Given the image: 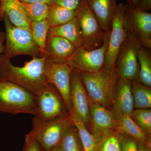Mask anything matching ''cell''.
<instances>
[{
  "mask_svg": "<svg viewBox=\"0 0 151 151\" xmlns=\"http://www.w3.org/2000/svg\"><path fill=\"white\" fill-rule=\"evenodd\" d=\"M45 58V56L33 58L19 67L13 65L9 58L0 55V77L37 96L48 83L44 73Z\"/></svg>",
  "mask_w": 151,
  "mask_h": 151,
  "instance_id": "cell-1",
  "label": "cell"
},
{
  "mask_svg": "<svg viewBox=\"0 0 151 151\" xmlns=\"http://www.w3.org/2000/svg\"><path fill=\"white\" fill-rule=\"evenodd\" d=\"M79 73L89 101L111 111L118 76L116 68L103 67L97 72L79 71Z\"/></svg>",
  "mask_w": 151,
  "mask_h": 151,
  "instance_id": "cell-2",
  "label": "cell"
},
{
  "mask_svg": "<svg viewBox=\"0 0 151 151\" xmlns=\"http://www.w3.org/2000/svg\"><path fill=\"white\" fill-rule=\"evenodd\" d=\"M0 112L36 116V97L22 87L0 77Z\"/></svg>",
  "mask_w": 151,
  "mask_h": 151,
  "instance_id": "cell-3",
  "label": "cell"
},
{
  "mask_svg": "<svg viewBox=\"0 0 151 151\" xmlns=\"http://www.w3.org/2000/svg\"><path fill=\"white\" fill-rule=\"evenodd\" d=\"M6 29V44L3 55L11 58L20 55L41 58L45 55L35 43L30 31L14 25L6 14L3 15Z\"/></svg>",
  "mask_w": 151,
  "mask_h": 151,
  "instance_id": "cell-4",
  "label": "cell"
},
{
  "mask_svg": "<svg viewBox=\"0 0 151 151\" xmlns=\"http://www.w3.org/2000/svg\"><path fill=\"white\" fill-rule=\"evenodd\" d=\"M71 122L70 116L45 121L34 116L28 134L40 145L43 151H52L60 145L63 134Z\"/></svg>",
  "mask_w": 151,
  "mask_h": 151,
  "instance_id": "cell-5",
  "label": "cell"
},
{
  "mask_svg": "<svg viewBox=\"0 0 151 151\" xmlns=\"http://www.w3.org/2000/svg\"><path fill=\"white\" fill-rule=\"evenodd\" d=\"M83 40V45L87 50L100 47L104 41L105 33L89 8L86 0H80L75 10Z\"/></svg>",
  "mask_w": 151,
  "mask_h": 151,
  "instance_id": "cell-6",
  "label": "cell"
},
{
  "mask_svg": "<svg viewBox=\"0 0 151 151\" xmlns=\"http://www.w3.org/2000/svg\"><path fill=\"white\" fill-rule=\"evenodd\" d=\"M142 46L134 35L128 31L120 47L116 63L118 76L131 81H138V52Z\"/></svg>",
  "mask_w": 151,
  "mask_h": 151,
  "instance_id": "cell-7",
  "label": "cell"
},
{
  "mask_svg": "<svg viewBox=\"0 0 151 151\" xmlns=\"http://www.w3.org/2000/svg\"><path fill=\"white\" fill-rule=\"evenodd\" d=\"M109 34L105 33L103 44L98 48L92 50H87L83 46L76 48L67 64L72 69L82 72H95L101 70L104 66Z\"/></svg>",
  "mask_w": 151,
  "mask_h": 151,
  "instance_id": "cell-8",
  "label": "cell"
},
{
  "mask_svg": "<svg viewBox=\"0 0 151 151\" xmlns=\"http://www.w3.org/2000/svg\"><path fill=\"white\" fill-rule=\"evenodd\" d=\"M72 69L67 63H57L45 56L43 70L47 81L57 89L63 99L69 114L72 111L70 89Z\"/></svg>",
  "mask_w": 151,
  "mask_h": 151,
  "instance_id": "cell-9",
  "label": "cell"
},
{
  "mask_svg": "<svg viewBox=\"0 0 151 151\" xmlns=\"http://www.w3.org/2000/svg\"><path fill=\"white\" fill-rule=\"evenodd\" d=\"M36 97L37 113L34 116L45 121L69 116L62 97L52 84L48 83Z\"/></svg>",
  "mask_w": 151,
  "mask_h": 151,
  "instance_id": "cell-10",
  "label": "cell"
},
{
  "mask_svg": "<svg viewBox=\"0 0 151 151\" xmlns=\"http://www.w3.org/2000/svg\"><path fill=\"white\" fill-rule=\"evenodd\" d=\"M128 4L120 3L117 9L112 22L109 34V41L103 67L111 69L116 67L117 56L120 47L127 37L128 31L124 27L123 18Z\"/></svg>",
  "mask_w": 151,
  "mask_h": 151,
  "instance_id": "cell-11",
  "label": "cell"
},
{
  "mask_svg": "<svg viewBox=\"0 0 151 151\" xmlns=\"http://www.w3.org/2000/svg\"><path fill=\"white\" fill-rule=\"evenodd\" d=\"M124 27L144 47L151 48V14L137 10L128 5L123 18Z\"/></svg>",
  "mask_w": 151,
  "mask_h": 151,
  "instance_id": "cell-12",
  "label": "cell"
},
{
  "mask_svg": "<svg viewBox=\"0 0 151 151\" xmlns=\"http://www.w3.org/2000/svg\"><path fill=\"white\" fill-rule=\"evenodd\" d=\"M70 92L72 111L70 114H74L86 127H89V98L81 81L79 71L74 69H72L71 73Z\"/></svg>",
  "mask_w": 151,
  "mask_h": 151,
  "instance_id": "cell-13",
  "label": "cell"
},
{
  "mask_svg": "<svg viewBox=\"0 0 151 151\" xmlns=\"http://www.w3.org/2000/svg\"><path fill=\"white\" fill-rule=\"evenodd\" d=\"M134 109L132 81L118 76L111 111L114 119L115 120L122 116H130Z\"/></svg>",
  "mask_w": 151,
  "mask_h": 151,
  "instance_id": "cell-14",
  "label": "cell"
},
{
  "mask_svg": "<svg viewBox=\"0 0 151 151\" xmlns=\"http://www.w3.org/2000/svg\"><path fill=\"white\" fill-rule=\"evenodd\" d=\"M89 132L99 141L106 131L114 129L115 120L110 110L89 100Z\"/></svg>",
  "mask_w": 151,
  "mask_h": 151,
  "instance_id": "cell-15",
  "label": "cell"
},
{
  "mask_svg": "<svg viewBox=\"0 0 151 151\" xmlns=\"http://www.w3.org/2000/svg\"><path fill=\"white\" fill-rule=\"evenodd\" d=\"M76 47L64 38L59 36H47L45 54L53 62L67 63Z\"/></svg>",
  "mask_w": 151,
  "mask_h": 151,
  "instance_id": "cell-16",
  "label": "cell"
},
{
  "mask_svg": "<svg viewBox=\"0 0 151 151\" xmlns=\"http://www.w3.org/2000/svg\"><path fill=\"white\" fill-rule=\"evenodd\" d=\"M100 26L110 34L117 6L116 0H86Z\"/></svg>",
  "mask_w": 151,
  "mask_h": 151,
  "instance_id": "cell-17",
  "label": "cell"
},
{
  "mask_svg": "<svg viewBox=\"0 0 151 151\" xmlns=\"http://www.w3.org/2000/svg\"><path fill=\"white\" fill-rule=\"evenodd\" d=\"M4 14L14 25L31 31L29 22L19 0H0V21H2Z\"/></svg>",
  "mask_w": 151,
  "mask_h": 151,
  "instance_id": "cell-18",
  "label": "cell"
},
{
  "mask_svg": "<svg viewBox=\"0 0 151 151\" xmlns=\"http://www.w3.org/2000/svg\"><path fill=\"white\" fill-rule=\"evenodd\" d=\"M47 36H59L64 38L76 47L83 45V40L79 22L76 17L64 24L50 27Z\"/></svg>",
  "mask_w": 151,
  "mask_h": 151,
  "instance_id": "cell-19",
  "label": "cell"
},
{
  "mask_svg": "<svg viewBox=\"0 0 151 151\" xmlns=\"http://www.w3.org/2000/svg\"><path fill=\"white\" fill-rule=\"evenodd\" d=\"M114 129L118 133L129 135L137 141H144L151 144V136L144 132L128 115L115 120Z\"/></svg>",
  "mask_w": 151,
  "mask_h": 151,
  "instance_id": "cell-20",
  "label": "cell"
},
{
  "mask_svg": "<svg viewBox=\"0 0 151 151\" xmlns=\"http://www.w3.org/2000/svg\"><path fill=\"white\" fill-rule=\"evenodd\" d=\"M75 17V10L50 4L46 20L50 27H53L66 23Z\"/></svg>",
  "mask_w": 151,
  "mask_h": 151,
  "instance_id": "cell-21",
  "label": "cell"
},
{
  "mask_svg": "<svg viewBox=\"0 0 151 151\" xmlns=\"http://www.w3.org/2000/svg\"><path fill=\"white\" fill-rule=\"evenodd\" d=\"M69 116L71 122L78 131L82 151H97L98 142L97 139L77 116L72 113H70Z\"/></svg>",
  "mask_w": 151,
  "mask_h": 151,
  "instance_id": "cell-22",
  "label": "cell"
},
{
  "mask_svg": "<svg viewBox=\"0 0 151 151\" xmlns=\"http://www.w3.org/2000/svg\"><path fill=\"white\" fill-rule=\"evenodd\" d=\"M150 49L142 45L138 52L139 65V78L140 83L151 86V56Z\"/></svg>",
  "mask_w": 151,
  "mask_h": 151,
  "instance_id": "cell-23",
  "label": "cell"
},
{
  "mask_svg": "<svg viewBox=\"0 0 151 151\" xmlns=\"http://www.w3.org/2000/svg\"><path fill=\"white\" fill-rule=\"evenodd\" d=\"M132 92L134 109L151 108V87L144 85L139 81H132Z\"/></svg>",
  "mask_w": 151,
  "mask_h": 151,
  "instance_id": "cell-24",
  "label": "cell"
},
{
  "mask_svg": "<svg viewBox=\"0 0 151 151\" xmlns=\"http://www.w3.org/2000/svg\"><path fill=\"white\" fill-rule=\"evenodd\" d=\"M60 145L63 151H82L78 131L71 121L63 134Z\"/></svg>",
  "mask_w": 151,
  "mask_h": 151,
  "instance_id": "cell-25",
  "label": "cell"
},
{
  "mask_svg": "<svg viewBox=\"0 0 151 151\" xmlns=\"http://www.w3.org/2000/svg\"><path fill=\"white\" fill-rule=\"evenodd\" d=\"M30 27L35 43L45 54V48L50 28L46 20L30 23Z\"/></svg>",
  "mask_w": 151,
  "mask_h": 151,
  "instance_id": "cell-26",
  "label": "cell"
},
{
  "mask_svg": "<svg viewBox=\"0 0 151 151\" xmlns=\"http://www.w3.org/2000/svg\"><path fill=\"white\" fill-rule=\"evenodd\" d=\"M22 4L26 17L30 23L46 20L49 5L42 3Z\"/></svg>",
  "mask_w": 151,
  "mask_h": 151,
  "instance_id": "cell-27",
  "label": "cell"
},
{
  "mask_svg": "<svg viewBox=\"0 0 151 151\" xmlns=\"http://www.w3.org/2000/svg\"><path fill=\"white\" fill-rule=\"evenodd\" d=\"M97 151H121L119 133L114 129L105 132L97 143Z\"/></svg>",
  "mask_w": 151,
  "mask_h": 151,
  "instance_id": "cell-28",
  "label": "cell"
},
{
  "mask_svg": "<svg viewBox=\"0 0 151 151\" xmlns=\"http://www.w3.org/2000/svg\"><path fill=\"white\" fill-rule=\"evenodd\" d=\"M129 116L144 132L151 136V108L134 109Z\"/></svg>",
  "mask_w": 151,
  "mask_h": 151,
  "instance_id": "cell-29",
  "label": "cell"
},
{
  "mask_svg": "<svg viewBox=\"0 0 151 151\" xmlns=\"http://www.w3.org/2000/svg\"><path fill=\"white\" fill-rule=\"evenodd\" d=\"M119 141L121 151H139L137 141L131 136L119 133Z\"/></svg>",
  "mask_w": 151,
  "mask_h": 151,
  "instance_id": "cell-30",
  "label": "cell"
},
{
  "mask_svg": "<svg viewBox=\"0 0 151 151\" xmlns=\"http://www.w3.org/2000/svg\"><path fill=\"white\" fill-rule=\"evenodd\" d=\"M23 151H43L36 141L28 134L26 135Z\"/></svg>",
  "mask_w": 151,
  "mask_h": 151,
  "instance_id": "cell-31",
  "label": "cell"
},
{
  "mask_svg": "<svg viewBox=\"0 0 151 151\" xmlns=\"http://www.w3.org/2000/svg\"><path fill=\"white\" fill-rule=\"evenodd\" d=\"M80 1V0H50V4L57 5L75 10Z\"/></svg>",
  "mask_w": 151,
  "mask_h": 151,
  "instance_id": "cell-32",
  "label": "cell"
},
{
  "mask_svg": "<svg viewBox=\"0 0 151 151\" xmlns=\"http://www.w3.org/2000/svg\"><path fill=\"white\" fill-rule=\"evenodd\" d=\"M133 9L142 12H148L151 9V0H139L136 6Z\"/></svg>",
  "mask_w": 151,
  "mask_h": 151,
  "instance_id": "cell-33",
  "label": "cell"
},
{
  "mask_svg": "<svg viewBox=\"0 0 151 151\" xmlns=\"http://www.w3.org/2000/svg\"><path fill=\"white\" fill-rule=\"evenodd\" d=\"M137 142L139 151H151V144L142 141Z\"/></svg>",
  "mask_w": 151,
  "mask_h": 151,
  "instance_id": "cell-34",
  "label": "cell"
},
{
  "mask_svg": "<svg viewBox=\"0 0 151 151\" xmlns=\"http://www.w3.org/2000/svg\"><path fill=\"white\" fill-rule=\"evenodd\" d=\"M22 3L25 4H35V3H42L50 5V0H19Z\"/></svg>",
  "mask_w": 151,
  "mask_h": 151,
  "instance_id": "cell-35",
  "label": "cell"
},
{
  "mask_svg": "<svg viewBox=\"0 0 151 151\" xmlns=\"http://www.w3.org/2000/svg\"><path fill=\"white\" fill-rule=\"evenodd\" d=\"M6 40L5 32H0V55L2 54L4 49V43Z\"/></svg>",
  "mask_w": 151,
  "mask_h": 151,
  "instance_id": "cell-36",
  "label": "cell"
},
{
  "mask_svg": "<svg viewBox=\"0 0 151 151\" xmlns=\"http://www.w3.org/2000/svg\"><path fill=\"white\" fill-rule=\"evenodd\" d=\"M139 1V0H128L127 2L129 4L128 5L132 8H134L137 4Z\"/></svg>",
  "mask_w": 151,
  "mask_h": 151,
  "instance_id": "cell-37",
  "label": "cell"
},
{
  "mask_svg": "<svg viewBox=\"0 0 151 151\" xmlns=\"http://www.w3.org/2000/svg\"><path fill=\"white\" fill-rule=\"evenodd\" d=\"M52 151H63V150L62 148H61V146H60V145L59 146H58V147H57L56 148H55V149H54V150H52Z\"/></svg>",
  "mask_w": 151,
  "mask_h": 151,
  "instance_id": "cell-38",
  "label": "cell"
},
{
  "mask_svg": "<svg viewBox=\"0 0 151 151\" xmlns=\"http://www.w3.org/2000/svg\"><path fill=\"white\" fill-rule=\"evenodd\" d=\"M125 1H127V2H128V0H125Z\"/></svg>",
  "mask_w": 151,
  "mask_h": 151,
  "instance_id": "cell-39",
  "label": "cell"
}]
</instances>
